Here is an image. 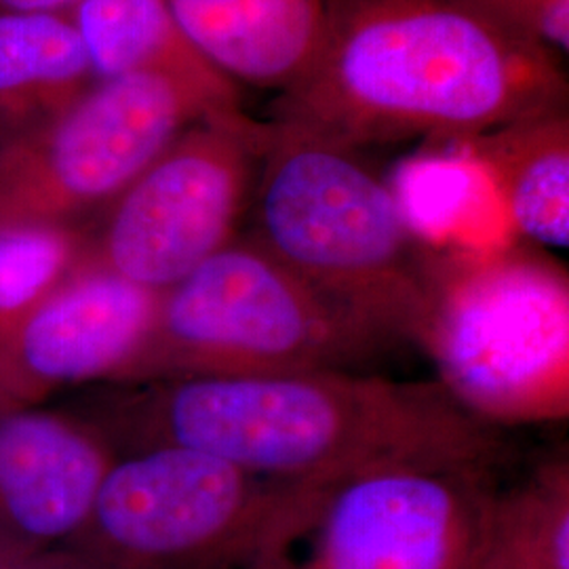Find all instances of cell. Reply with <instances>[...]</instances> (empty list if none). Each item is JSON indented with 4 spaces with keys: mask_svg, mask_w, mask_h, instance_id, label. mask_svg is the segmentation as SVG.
Wrapping results in <instances>:
<instances>
[{
    "mask_svg": "<svg viewBox=\"0 0 569 569\" xmlns=\"http://www.w3.org/2000/svg\"><path fill=\"white\" fill-rule=\"evenodd\" d=\"M66 407L117 453L194 449L287 486H327L378 468L493 467V427L439 382L355 369L186 378L87 388Z\"/></svg>",
    "mask_w": 569,
    "mask_h": 569,
    "instance_id": "obj_1",
    "label": "cell"
},
{
    "mask_svg": "<svg viewBox=\"0 0 569 569\" xmlns=\"http://www.w3.org/2000/svg\"><path fill=\"white\" fill-rule=\"evenodd\" d=\"M563 102L561 61L486 0H326L319 49L272 121L359 150L468 142Z\"/></svg>",
    "mask_w": 569,
    "mask_h": 569,
    "instance_id": "obj_2",
    "label": "cell"
},
{
    "mask_svg": "<svg viewBox=\"0 0 569 569\" xmlns=\"http://www.w3.org/2000/svg\"><path fill=\"white\" fill-rule=\"evenodd\" d=\"M251 239L388 342L416 340L428 260L395 190L355 148L260 122Z\"/></svg>",
    "mask_w": 569,
    "mask_h": 569,
    "instance_id": "obj_3",
    "label": "cell"
},
{
    "mask_svg": "<svg viewBox=\"0 0 569 569\" xmlns=\"http://www.w3.org/2000/svg\"><path fill=\"white\" fill-rule=\"evenodd\" d=\"M413 342L449 397L491 427L568 418V274L540 253L428 260Z\"/></svg>",
    "mask_w": 569,
    "mask_h": 569,
    "instance_id": "obj_4",
    "label": "cell"
},
{
    "mask_svg": "<svg viewBox=\"0 0 569 569\" xmlns=\"http://www.w3.org/2000/svg\"><path fill=\"white\" fill-rule=\"evenodd\" d=\"M388 345L262 244L237 237L161 291L121 385L355 369Z\"/></svg>",
    "mask_w": 569,
    "mask_h": 569,
    "instance_id": "obj_5",
    "label": "cell"
},
{
    "mask_svg": "<svg viewBox=\"0 0 569 569\" xmlns=\"http://www.w3.org/2000/svg\"><path fill=\"white\" fill-rule=\"evenodd\" d=\"M496 493L486 465L378 468L300 486L244 569H481Z\"/></svg>",
    "mask_w": 569,
    "mask_h": 569,
    "instance_id": "obj_6",
    "label": "cell"
},
{
    "mask_svg": "<svg viewBox=\"0 0 569 569\" xmlns=\"http://www.w3.org/2000/svg\"><path fill=\"white\" fill-rule=\"evenodd\" d=\"M293 488L194 449L119 453L61 550L89 569H244Z\"/></svg>",
    "mask_w": 569,
    "mask_h": 569,
    "instance_id": "obj_7",
    "label": "cell"
},
{
    "mask_svg": "<svg viewBox=\"0 0 569 569\" xmlns=\"http://www.w3.org/2000/svg\"><path fill=\"white\" fill-rule=\"evenodd\" d=\"M241 112L163 72L96 81L51 119L0 143V224H82L188 127Z\"/></svg>",
    "mask_w": 569,
    "mask_h": 569,
    "instance_id": "obj_8",
    "label": "cell"
},
{
    "mask_svg": "<svg viewBox=\"0 0 569 569\" xmlns=\"http://www.w3.org/2000/svg\"><path fill=\"white\" fill-rule=\"evenodd\" d=\"M260 161V122L213 114L129 183L89 228L84 260L164 291L237 239Z\"/></svg>",
    "mask_w": 569,
    "mask_h": 569,
    "instance_id": "obj_9",
    "label": "cell"
},
{
    "mask_svg": "<svg viewBox=\"0 0 569 569\" xmlns=\"http://www.w3.org/2000/svg\"><path fill=\"white\" fill-rule=\"evenodd\" d=\"M161 291L82 260L0 348V401L47 406L66 390L121 385Z\"/></svg>",
    "mask_w": 569,
    "mask_h": 569,
    "instance_id": "obj_10",
    "label": "cell"
},
{
    "mask_svg": "<svg viewBox=\"0 0 569 569\" xmlns=\"http://www.w3.org/2000/svg\"><path fill=\"white\" fill-rule=\"evenodd\" d=\"M117 456L70 407L0 403V557L68 547Z\"/></svg>",
    "mask_w": 569,
    "mask_h": 569,
    "instance_id": "obj_11",
    "label": "cell"
},
{
    "mask_svg": "<svg viewBox=\"0 0 569 569\" xmlns=\"http://www.w3.org/2000/svg\"><path fill=\"white\" fill-rule=\"evenodd\" d=\"M186 39L232 84L287 91L315 58L326 0H167Z\"/></svg>",
    "mask_w": 569,
    "mask_h": 569,
    "instance_id": "obj_12",
    "label": "cell"
},
{
    "mask_svg": "<svg viewBox=\"0 0 569 569\" xmlns=\"http://www.w3.org/2000/svg\"><path fill=\"white\" fill-rule=\"evenodd\" d=\"M488 171L515 228L533 243L568 249L569 119L566 102L465 142Z\"/></svg>",
    "mask_w": 569,
    "mask_h": 569,
    "instance_id": "obj_13",
    "label": "cell"
},
{
    "mask_svg": "<svg viewBox=\"0 0 569 569\" xmlns=\"http://www.w3.org/2000/svg\"><path fill=\"white\" fill-rule=\"evenodd\" d=\"M68 16L98 81L133 72H163L239 106L237 84L186 39L167 0H79Z\"/></svg>",
    "mask_w": 569,
    "mask_h": 569,
    "instance_id": "obj_14",
    "label": "cell"
},
{
    "mask_svg": "<svg viewBox=\"0 0 569 569\" xmlns=\"http://www.w3.org/2000/svg\"><path fill=\"white\" fill-rule=\"evenodd\" d=\"M98 81L68 13L0 16V131L51 119Z\"/></svg>",
    "mask_w": 569,
    "mask_h": 569,
    "instance_id": "obj_15",
    "label": "cell"
},
{
    "mask_svg": "<svg viewBox=\"0 0 569 569\" xmlns=\"http://www.w3.org/2000/svg\"><path fill=\"white\" fill-rule=\"evenodd\" d=\"M84 224H0V348L87 256Z\"/></svg>",
    "mask_w": 569,
    "mask_h": 569,
    "instance_id": "obj_16",
    "label": "cell"
},
{
    "mask_svg": "<svg viewBox=\"0 0 569 569\" xmlns=\"http://www.w3.org/2000/svg\"><path fill=\"white\" fill-rule=\"evenodd\" d=\"M489 536L569 569V468L555 460L526 486L496 493Z\"/></svg>",
    "mask_w": 569,
    "mask_h": 569,
    "instance_id": "obj_17",
    "label": "cell"
},
{
    "mask_svg": "<svg viewBox=\"0 0 569 569\" xmlns=\"http://www.w3.org/2000/svg\"><path fill=\"white\" fill-rule=\"evenodd\" d=\"M489 7L555 60L569 53V0H486Z\"/></svg>",
    "mask_w": 569,
    "mask_h": 569,
    "instance_id": "obj_18",
    "label": "cell"
},
{
    "mask_svg": "<svg viewBox=\"0 0 569 569\" xmlns=\"http://www.w3.org/2000/svg\"><path fill=\"white\" fill-rule=\"evenodd\" d=\"M481 569H557L529 550L519 549L505 540L489 536L488 550Z\"/></svg>",
    "mask_w": 569,
    "mask_h": 569,
    "instance_id": "obj_19",
    "label": "cell"
},
{
    "mask_svg": "<svg viewBox=\"0 0 569 569\" xmlns=\"http://www.w3.org/2000/svg\"><path fill=\"white\" fill-rule=\"evenodd\" d=\"M0 569H89L66 550L28 555V557H0Z\"/></svg>",
    "mask_w": 569,
    "mask_h": 569,
    "instance_id": "obj_20",
    "label": "cell"
},
{
    "mask_svg": "<svg viewBox=\"0 0 569 569\" xmlns=\"http://www.w3.org/2000/svg\"><path fill=\"white\" fill-rule=\"evenodd\" d=\"M79 0H0V16L13 13H68Z\"/></svg>",
    "mask_w": 569,
    "mask_h": 569,
    "instance_id": "obj_21",
    "label": "cell"
},
{
    "mask_svg": "<svg viewBox=\"0 0 569 569\" xmlns=\"http://www.w3.org/2000/svg\"><path fill=\"white\" fill-rule=\"evenodd\" d=\"M2 140H4V136H2V131H0V143H2Z\"/></svg>",
    "mask_w": 569,
    "mask_h": 569,
    "instance_id": "obj_22",
    "label": "cell"
},
{
    "mask_svg": "<svg viewBox=\"0 0 569 569\" xmlns=\"http://www.w3.org/2000/svg\"><path fill=\"white\" fill-rule=\"evenodd\" d=\"M0 403H2V401H0Z\"/></svg>",
    "mask_w": 569,
    "mask_h": 569,
    "instance_id": "obj_23",
    "label": "cell"
}]
</instances>
